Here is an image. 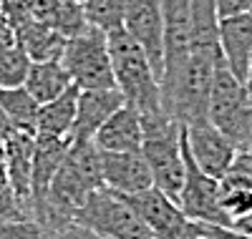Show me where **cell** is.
Here are the masks:
<instances>
[{
	"mask_svg": "<svg viewBox=\"0 0 252 239\" xmlns=\"http://www.w3.org/2000/svg\"><path fill=\"white\" fill-rule=\"evenodd\" d=\"M106 38H109L114 81H116V89L121 91L124 101L131 103L141 116L161 111L159 76L154 73L141 46L124 28L109 30Z\"/></svg>",
	"mask_w": 252,
	"mask_h": 239,
	"instance_id": "cell-1",
	"label": "cell"
},
{
	"mask_svg": "<svg viewBox=\"0 0 252 239\" xmlns=\"http://www.w3.org/2000/svg\"><path fill=\"white\" fill-rule=\"evenodd\" d=\"M144 141L141 154L152 169L154 186L174 202L184 184V156H182V123L169 119L164 111L141 116Z\"/></svg>",
	"mask_w": 252,
	"mask_h": 239,
	"instance_id": "cell-2",
	"label": "cell"
},
{
	"mask_svg": "<svg viewBox=\"0 0 252 239\" xmlns=\"http://www.w3.org/2000/svg\"><path fill=\"white\" fill-rule=\"evenodd\" d=\"M207 119L237 149H242L252 139V101L247 96L245 83L222 60L215 68Z\"/></svg>",
	"mask_w": 252,
	"mask_h": 239,
	"instance_id": "cell-3",
	"label": "cell"
},
{
	"mask_svg": "<svg viewBox=\"0 0 252 239\" xmlns=\"http://www.w3.org/2000/svg\"><path fill=\"white\" fill-rule=\"evenodd\" d=\"M61 63L66 66L71 83L78 91L116 89L111 56H109V38L106 30L96 26H89L83 33L66 40Z\"/></svg>",
	"mask_w": 252,
	"mask_h": 239,
	"instance_id": "cell-4",
	"label": "cell"
},
{
	"mask_svg": "<svg viewBox=\"0 0 252 239\" xmlns=\"http://www.w3.org/2000/svg\"><path fill=\"white\" fill-rule=\"evenodd\" d=\"M73 224L86 227L106 239H152L139 214L121 194L111 189H96L73 214Z\"/></svg>",
	"mask_w": 252,
	"mask_h": 239,
	"instance_id": "cell-5",
	"label": "cell"
},
{
	"mask_svg": "<svg viewBox=\"0 0 252 239\" xmlns=\"http://www.w3.org/2000/svg\"><path fill=\"white\" fill-rule=\"evenodd\" d=\"M182 156H184V184L177 204L187 214V219L209 227H232L229 216L220 204V179L209 177L197 166L184 141V126H182Z\"/></svg>",
	"mask_w": 252,
	"mask_h": 239,
	"instance_id": "cell-6",
	"label": "cell"
},
{
	"mask_svg": "<svg viewBox=\"0 0 252 239\" xmlns=\"http://www.w3.org/2000/svg\"><path fill=\"white\" fill-rule=\"evenodd\" d=\"M121 197L139 214L152 239H189L202 232V224L187 219L179 204L157 186H149L136 194H121Z\"/></svg>",
	"mask_w": 252,
	"mask_h": 239,
	"instance_id": "cell-7",
	"label": "cell"
},
{
	"mask_svg": "<svg viewBox=\"0 0 252 239\" xmlns=\"http://www.w3.org/2000/svg\"><path fill=\"white\" fill-rule=\"evenodd\" d=\"M184 141L192 159L197 166L209 174L215 179H222L224 174L232 169L235 156H237V146L229 141L215 123H209V119L194 121L184 126Z\"/></svg>",
	"mask_w": 252,
	"mask_h": 239,
	"instance_id": "cell-8",
	"label": "cell"
},
{
	"mask_svg": "<svg viewBox=\"0 0 252 239\" xmlns=\"http://www.w3.org/2000/svg\"><path fill=\"white\" fill-rule=\"evenodd\" d=\"M68 146H71V139L66 136L35 134L33 161H31V216L35 222H40V216H43L51 181L56 177L58 166L63 164V159H66Z\"/></svg>",
	"mask_w": 252,
	"mask_h": 239,
	"instance_id": "cell-9",
	"label": "cell"
},
{
	"mask_svg": "<svg viewBox=\"0 0 252 239\" xmlns=\"http://www.w3.org/2000/svg\"><path fill=\"white\" fill-rule=\"evenodd\" d=\"M121 28L129 33L149 58L157 76L164 68V20L159 0H131Z\"/></svg>",
	"mask_w": 252,
	"mask_h": 239,
	"instance_id": "cell-10",
	"label": "cell"
},
{
	"mask_svg": "<svg viewBox=\"0 0 252 239\" xmlns=\"http://www.w3.org/2000/svg\"><path fill=\"white\" fill-rule=\"evenodd\" d=\"M103 186L116 194H136L154 186L152 169L141 151H101Z\"/></svg>",
	"mask_w": 252,
	"mask_h": 239,
	"instance_id": "cell-11",
	"label": "cell"
},
{
	"mask_svg": "<svg viewBox=\"0 0 252 239\" xmlns=\"http://www.w3.org/2000/svg\"><path fill=\"white\" fill-rule=\"evenodd\" d=\"M124 96L119 89H94L78 91L76 119L71 128V141H94L96 131L109 121V116L124 106Z\"/></svg>",
	"mask_w": 252,
	"mask_h": 239,
	"instance_id": "cell-12",
	"label": "cell"
},
{
	"mask_svg": "<svg viewBox=\"0 0 252 239\" xmlns=\"http://www.w3.org/2000/svg\"><path fill=\"white\" fill-rule=\"evenodd\" d=\"M159 3L164 20V68H172L179 66L192 51V0H159Z\"/></svg>",
	"mask_w": 252,
	"mask_h": 239,
	"instance_id": "cell-13",
	"label": "cell"
},
{
	"mask_svg": "<svg viewBox=\"0 0 252 239\" xmlns=\"http://www.w3.org/2000/svg\"><path fill=\"white\" fill-rule=\"evenodd\" d=\"M220 56L224 66L245 83L252 60V13L220 18Z\"/></svg>",
	"mask_w": 252,
	"mask_h": 239,
	"instance_id": "cell-14",
	"label": "cell"
},
{
	"mask_svg": "<svg viewBox=\"0 0 252 239\" xmlns=\"http://www.w3.org/2000/svg\"><path fill=\"white\" fill-rule=\"evenodd\" d=\"M141 114L131 103H124L119 111H114L94 136V144L101 151H141Z\"/></svg>",
	"mask_w": 252,
	"mask_h": 239,
	"instance_id": "cell-15",
	"label": "cell"
},
{
	"mask_svg": "<svg viewBox=\"0 0 252 239\" xmlns=\"http://www.w3.org/2000/svg\"><path fill=\"white\" fill-rule=\"evenodd\" d=\"M33 144L35 134L15 131L3 144V161H5V177L20 202H26L31 209V161H33Z\"/></svg>",
	"mask_w": 252,
	"mask_h": 239,
	"instance_id": "cell-16",
	"label": "cell"
},
{
	"mask_svg": "<svg viewBox=\"0 0 252 239\" xmlns=\"http://www.w3.org/2000/svg\"><path fill=\"white\" fill-rule=\"evenodd\" d=\"M31 3H33L35 20L61 33L66 40L83 33L91 26L81 0H31Z\"/></svg>",
	"mask_w": 252,
	"mask_h": 239,
	"instance_id": "cell-17",
	"label": "cell"
},
{
	"mask_svg": "<svg viewBox=\"0 0 252 239\" xmlns=\"http://www.w3.org/2000/svg\"><path fill=\"white\" fill-rule=\"evenodd\" d=\"M23 86L43 106V103H51L53 98H58L61 93H66L73 83L61 60H33Z\"/></svg>",
	"mask_w": 252,
	"mask_h": 239,
	"instance_id": "cell-18",
	"label": "cell"
},
{
	"mask_svg": "<svg viewBox=\"0 0 252 239\" xmlns=\"http://www.w3.org/2000/svg\"><path fill=\"white\" fill-rule=\"evenodd\" d=\"M15 43L28 53L31 60H61L66 48V38L35 20V15L15 30Z\"/></svg>",
	"mask_w": 252,
	"mask_h": 239,
	"instance_id": "cell-19",
	"label": "cell"
},
{
	"mask_svg": "<svg viewBox=\"0 0 252 239\" xmlns=\"http://www.w3.org/2000/svg\"><path fill=\"white\" fill-rule=\"evenodd\" d=\"M76 101H78V89L71 86L66 93H61L51 103H43L38 111L35 134L71 139V128H73V119H76Z\"/></svg>",
	"mask_w": 252,
	"mask_h": 239,
	"instance_id": "cell-20",
	"label": "cell"
},
{
	"mask_svg": "<svg viewBox=\"0 0 252 239\" xmlns=\"http://www.w3.org/2000/svg\"><path fill=\"white\" fill-rule=\"evenodd\" d=\"M220 204L229 216L232 227L242 222L252 211V177L242 174L240 169H229L220 179Z\"/></svg>",
	"mask_w": 252,
	"mask_h": 239,
	"instance_id": "cell-21",
	"label": "cell"
},
{
	"mask_svg": "<svg viewBox=\"0 0 252 239\" xmlns=\"http://www.w3.org/2000/svg\"><path fill=\"white\" fill-rule=\"evenodd\" d=\"M0 108L8 114L13 126L18 131L35 134V121L40 103L28 93L26 86H15V89H0Z\"/></svg>",
	"mask_w": 252,
	"mask_h": 239,
	"instance_id": "cell-22",
	"label": "cell"
},
{
	"mask_svg": "<svg viewBox=\"0 0 252 239\" xmlns=\"http://www.w3.org/2000/svg\"><path fill=\"white\" fill-rule=\"evenodd\" d=\"M129 5L131 0H83V10H86L89 23L106 33L121 28Z\"/></svg>",
	"mask_w": 252,
	"mask_h": 239,
	"instance_id": "cell-23",
	"label": "cell"
},
{
	"mask_svg": "<svg viewBox=\"0 0 252 239\" xmlns=\"http://www.w3.org/2000/svg\"><path fill=\"white\" fill-rule=\"evenodd\" d=\"M31 58L28 53L13 43V46L0 48V89H15V86H23L31 71Z\"/></svg>",
	"mask_w": 252,
	"mask_h": 239,
	"instance_id": "cell-24",
	"label": "cell"
},
{
	"mask_svg": "<svg viewBox=\"0 0 252 239\" xmlns=\"http://www.w3.org/2000/svg\"><path fill=\"white\" fill-rule=\"evenodd\" d=\"M0 239H56V232L35 219L0 222Z\"/></svg>",
	"mask_w": 252,
	"mask_h": 239,
	"instance_id": "cell-25",
	"label": "cell"
},
{
	"mask_svg": "<svg viewBox=\"0 0 252 239\" xmlns=\"http://www.w3.org/2000/svg\"><path fill=\"white\" fill-rule=\"evenodd\" d=\"M0 13L5 15L13 30H18L33 18V3L31 0H0Z\"/></svg>",
	"mask_w": 252,
	"mask_h": 239,
	"instance_id": "cell-26",
	"label": "cell"
},
{
	"mask_svg": "<svg viewBox=\"0 0 252 239\" xmlns=\"http://www.w3.org/2000/svg\"><path fill=\"white\" fill-rule=\"evenodd\" d=\"M217 3V15L229 18V15H240L252 10V0H215Z\"/></svg>",
	"mask_w": 252,
	"mask_h": 239,
	"instance_id": "cell-27",
	"label": "cell"
},
{
	"mask_svg": "<svg viewBox=\"0 0 252 239\" xmlns=\"http://www.w3.org/2000/svg\"><path fill=\"white\" fill-rule=\"evenodd\" d=\"M202 234L209 239H252V234L247 232H240L232 227H209V224H202Z\"/></svg>",
	"mask_w": 252,
	"mask_h": 239,
	"instance_id": "cell-28",
	"label": "cell"
},
{
	"mask_svg": "<svg viewBox=\"0 0 252 239\" xmlns=\"http://www.w3.org/2000/svg\"><path fill=\"white\" fill-rule=\"evenodd\" d=\"M56 239H106V237H101L86 227H78V224H68V227H63L56 232Z\"/></svg>",
	"mask_w": 252,
	"mask_h": 239,
	"instance_id": "cell-29",
	"label": "cell"
},
{
	"mask_svg": "<svg viewBox=\"0 0 252 239\" xmlns=\"http://www.w3.org/2000/svg\"><path fill=\"white\" fill-rule=\"evenodd\" d=\"M232 166L240 169L242 174H247V177H252V139L242 149H237V156H235V164Z\"/></svg>",
	"mask_w": 252,
	"mask_h": 239,
	"instance_id": "cell-30",
	"label": "cell"
},
{
	"mask_svg": "<svg viewBox=\"0 0 252 239\" xmlns=\"http://www.w3.org/2000/svg\"><path fill=\"white\" fill-rule=\"evenodd\" d=\"M13 43H15V30H13V26L5 20V15L0 13V48L13 46Z\"/></svg>",
	"mask_w": 252,
	"mask_h": 239,
	"instance_id": "cell-31",
	"label": "cell"
},
{
	"mask_svg": "<svg viewBox=\"0 0 252 239\" xmlns=\"http://www.w3.org/2000/svg\"><path fill=\"white\" fill-rule=\"evenodd\" d=\"M15 131H18V128L13 126V121L8 119V114L3 111V108H0V144H5Z\"/></svg>",
	"mask_w": 252,
	"mask_h": 239,
	"instance_id": "cell-32",
	"label": "cell"
},
{
	"mask_svg": "<svg viewBox=\"0 0 252 239\" xmlns=\"http://www.w3.org/2000/svg\"><path fill=\"white\" fill-rule=\"evenodd\" d=\"M232 229H240V232H247V234H252V211H250V216H245L242 222H237Z\"/></svg>",
	"mask_w": 252,
	"mask_h": 239,
	"instance_id": "cell-33",
	"label": "cell"
},
{
	"mask_svg": "<svg viewBox=\"0 0 252 239\" xmlns=\"http://www.w3.org/2000/svg\"><path fill=\"white\" fill-rule=\"evenodd\" d=\"M245 89H247V96L252 101V60H250V68H247V76H245Z\"/></svg>",
	"mask_w": 252,
	"mask_h": 239,
	"instance_id": "cell-34",
	"label": "cell"
},
{
	"mask_svg": "<svg viewBox=\"0 0 252 239\" xmlns=\"http://www.w3.org/2000/svg\"><path fill=\"white\" fill-rule=\"evenodd\" d=\"M5 174V161H3V151H0V177Z\"/></svg>",
	"mask_w": 252,
	"mask_h": 239,
	"instance_id": "cell-35",
	"label": "cell"
},
{
	"mask_svg": "<svg viewBox=\"0 0 252 239\" xmlns=\"http://www.w3.org/2000/svg\"><path fill=\"white\" fill-rule=\"evenodd\" d=\"M189 239H209V237H204V234H202V232H199V234H197V237H189Z\"/></svg>",
	"mask_w": 252,
	"mask_h": 239,
	"instance_id": "cell-36",
	"label": "cell"
},
{
	"mask_svg": "<svg viewBox=\"0 0 252 239\" xmlns=\"http://www.w3.org/2000/svg\"><path fill=\"white\" fill-rule=\"evenodd\" d=\"M0 151H3V144H0Z\"/></svg>",
	"mask_w": 252,
	"mask_h": 239,
	"instance_id": "cell-37",
	"label": "cell"
},
{
	"mask_svg": "<svg viewBox=\"0 0 252 239\" xmlns=\"http://www.w3.org/2000/svg\"><path fill=\"white\" fill-rule=\"evenodd\" d=\"M81 3H83V0H81Z\"/></svg>",
	"mask_w": 252,
	"mask_h": 239,
	"instance_id": "cell-38",
	"label": "cell"
},
{
	"mask_svg": "<svg viewBox=\"0 0 252 239\" xmlns=\"http://www.w3.org/2000/svg\"><path fill=\"white\" fill-rule=\"evenodd\" d=\"M250 13H252V10H250Z\"/></svg>",
	"mask_w": 252,
	"mask_h": 239,
	"instance_id": "cell-39",
	"label": "cell"
}]
</instances>
